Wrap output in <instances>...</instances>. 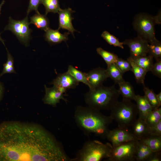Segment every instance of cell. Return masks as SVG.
<instances>
[{
  "label": "cell",
  "instance_id": "6da1fadb",
  "mask_svg": "<svg viewBox=\"0 0 161 161\" xmlns=\"http://www.w3.org/2000/svg\"><path fill=\"white\" fill-rule=\"evenodd\" d=\"M63 146L40 125L18 122L0 124V161H71Z\"/></svg>",
  "mask_w": 161,
  "mask_h": 161
},
{
  "label": "cell",
  "instance_id": "7a4b0ae2",
  "mask_svg": "<svg viewBox=\"0 0 161 161\" xmlns=\"http://www.w3.org/2000/svg\"><path fill=\"white\" fill-rule=\"evenodd\" d=\"M74 118L78 126L85 134L93 133L103 138H106L109 127L113 120L110 116L88 106H77Z\"/></svg>",
  "mask_w": 161,
  "mask_h": 161
},
{
  "label": "cell",
  "instance_id": "3957f363",
  "mask_svg": "<svg viewBox=\"0 0 161 161\" xmlns=\"http://www.w3.org/2000/svg\"><path fill=\"white\" fill-rule=\"evenodd\" d=\"M119 96L114 85L106 86L102 85L89 89L84 95V98L85 103L89 107L99 111L110 110L118 101Z\"/></svg>",
  "mask_w": 161,
  "mask_h": 161
},
{
  "label": "cell",
  "instance_id": "277c9868",
  "mask_svg": "<svg viewBox=\"0 0 161 161\" xmlns=\"http://www.w3.org/2000/svg\"><path fill=\"white\" fill-rule=\"evenodd\" d=\"M113 148L109 143L97 140L88 141L83 145L72 161H100L111 157Z\"/></svg>",
  "mask_w": 161,
  "mask_h": 161
},
{
  "label": "cell",
  "instance_id": "5b68a950",
  "mask_svg": "<svg viewBox=\"0 0 161 161\" xmlns=\"http://www.w3.org/2000/svg\"><path fill=\"white\" fill-rule=\"evenodd\" d=\"M110 111V116L117 122L119 127L128 128L137 119L136 105L129 100L123 98L121 101H118Z\"/></svg>",
  "mask_w": 161,
  "mask_h": 161
},
{
  "label": "cell",
  "instance_id": "8992f818",
  "mask_svg": "<svg viewBox=\"0 0 161 161\" xmlns=\"http://www.w3.org/2000/svg\"><path fill=\"white\" fill-rule=\"evenodd\" d=\"M161 23V13L153 16L141 13L134 17L133 25L139 36L151 44L157 40L155 37L154 26Z\"/></svg>",
  "mask_w": 161,
  "mask_h": 161
},
{
  "label": "cell",
  "instance_id": "52a82bcc",
  "mask_svg": "<svg viewBox=\"0 0 161 161\" xmlns=\"http://www.w3.org/2000/svg\"><path fill=\"white\" fill-rule=\"evenodd\" d=\"M138 140L130 141L113 147L109 161H136L137 142Z\"/></svg>",
  "mask_w": 161,
  "mask_h": 161
},
{
  "label": "cell",
  "instance_id": "ba28073f",
  "mask_svg": "<svg viewBox=\"0 0 161 161\" xmlns=\"http://www.w3.org/2000/svg\"><path fill=\"white\" fill-rule=\"evenodd\" d=\"M28 16L21 20H15L10 17L8 24L4 30H9L15 34L20 41L26 46L28 44L31 38L32 30L30 28V24L29 22Z\"/></svg>",
  "mask_w": 161,
  "mask_h": 161
},
{
  "label": "cell",
  "instance_id": "9c48e42d",
  "mask_svg": "<svg viewBox=\"0 0 161 161\" xmlns=\"http://www.w3.org/2000/svg\"><path fill=\"white\" fill-rule=\"evenodd\" d=\"M106 138L111 143L113 147L130 141L138 140L128 128L119 127L109 130Z\"/></svg>",
  "mask_w": 161,
  "mask_h": 161
},
{
  "label": "cell",
  "instance_id": "30bf717a",
  "mask_svg": "<svg viewBox=\"0 0 161 161\" xmlns=\"http://www.w3.org/2000/svg\"><path fill=\"white\" fill-rule=\"evenodd\" d=\"M123 43L129 48L131 57H139L148 54L149 43L139 36L134 39H126Z\"/></svg>",
  "mask_w": 161,
  "mask_h": 161
},
{
  "label": "cell",
  "instance_id": "8fae6325",
  "mask_svg": "<svg viewBox=\"0 0 161 161\" xmlns=\"http://www.w3.org/2000/svg\"><path fill=\"white\" fill-rule=\"evenodd\" d=\"M86 74L89 89L102 85L108 78L106 69L100 67L90 70Z\"/></svg>",
  "mask_w": 161,
  "mask_h": 161
},
{
  "label": "cell",
  "instance_id": "7c38bea8",
  "mask_svg": "<svg viewBox=\"0 0 161 161\" xmlns=\"http://www.w3.org/2000/svg\"><path fill=\"white\" fill-rule=\"evenodd\" d=\"M75 11L70 8L62 9H61L58 13L59 14V27L58 30L64 29L67 30L74 36V32L77 30L74 28L72 21L74 18L72 16V13Z\"/></svg>",
  "mask_w": 161,
  "mask_h": 161
},
{
  "label": "cell",
  "instance_id": "4fadbf2b",
  "mask_svg": "<svg viewBox=\"0 0 161 161\" xmlns=\"http://www.w3.org/2000/svg\"><path fill=\"white\" fill-rule=\"evenodd\" d=\"M51 83L56 87H61L67 90L75 88L79 82L67 71L59 74Z\"/></svg>",
  "mask_w": 161,
  "mask_h": 161
},
{
  "label": "cell",
  "instance_id": "5bb4252c",
  "mask_svg": "<svg viewBox=\"0 0 161 161\" xmlns=\"http://www.w3.org/2000/svg\"><path fill=\"white\" fill-rule=\"evenodd\" d=\"M45 95L44 99L45 103L55 106L62 99L67 102V100L64 97V94L61 92L58 89L53 86L48 88L45 85Z\"/></svg>",
  "mask_w": 161,
  "mask_h": 161
},
{
  "label": "cell",
  "instance_id": "9a60e30c",
  "mask_svg": "<svg viewBox=\"0 0 161 161\" xmlns=\"http://www.w3.org/2000/svg\"><path fill=\"white\" fill-rule=\"evenodd\" d=\"M131 131L133 134L139 140L145 138L149 134V127L145 120L139 118L131 126Z\"/></svg>",
  "mask_w": 161,
  "mask_h": 161
},
{
  "label": "cell",
  "instance_id": "2e32d148",
  "mask_svg": "<svg viewBox=\"0 0 161 161\" xmlns=\"http://www.w3.org/2000/svg\"><path fill=\"white\" fill-rule=\"evenodd\" d=\"M136 103L139 118L145 120L152 110L151 106L144 95H136L134 100Z\"/></svg>",
  "mask_w": 161,
  "mask_h": 161
},
{
  "label": "cell",
  "instance_id": "e0dca14e",
  "mask_svg": "<svg viewBox=\"0 0 161 161\" xmlns=\"http://www.w3.org/2000/svg\"><path fill=\"white\" fill-rule=\"evenodd\" d=\"M45 32V40L52 44H59L62 41L66 42L68 39V35L69 34V32L63 34L58 29L54 30L49 28Z\"/></svg>",
  "mask_w": 161,
  "mask_h": 161
},
{
  "label": "cell",
  "instance_id": "ac0fdd59",
  "mask_svg": "<svg viewBox=\"0 0 161 161\" xmlns=\"http://www.w3.org/2000/svg\"><path fill=\"white\" fill-rule=\"evenodd\" d=\"M118 84L119 88L117 91L123 99L134 100L136 95L133 86L130 82L124 80Z\"/></svg>",
  "mask_w": 161,
  "mask_h": 161
},
{
  "label": "cell",
  "instance_id": "d6986e66",
  "mask_svg": "<svg viewBox=\"0 0 161 161\" xmlns=\"http://www.w3.org/2000/svg\"><path fill=\"white\" fill-rule=\"evenodd\" d=\"M153 151L143 141L138 140L136 154V161H147Z\"/></svg>",
  "mask_w": 161,
  "mask_h": 161
},
{
  "label": "cell",
  "instance_id": "ffe728a7",
  "mask_svg": "<svg viewBox=\"0 0 161 161\" xmlns=\"http://www.w3.org/2000/svg\"><path fill=\"white\" fill-rule=\"evenodd\" d=\"M144 69L147 72L151 71L154 64L153 57L149 55L137 57L128 58Z\"/></svg>",
  "mask_w": 161,
  "mask_h": 161
},
{
  "label": "cell",
  "instance_id": "44dd1931",
  "mask_svg": "<svg viewBox=\"0 0 161 161\" xmlns=\"http://www.w3.org/2000/svg\"><path fill=\"white\" fill-rule=\"evenodd\" d=\"M30 24H34L37 28L45 31L49 28V21L46 15L36 13L30 17Z\"/></svg>",
  "mask_w": 161,
  "mask_h": 161
},
{
  "label": "cell",
  "instance_id": "7402d4cb",
  "mask_svg": "<svg viewBox=\"0 0 161 161\" xmlns=\"http://www.w3.org/2000/svg\"><path fill=\"white\" fill-rule=\"evenodd\" d=\"M106 69L108 78L112 80L116 84H118L124 81L123 74L118 68L115 63L107 66Z\"/></svg>",
  "mask_w": 161,
  "mask_h": 161
},
{
  "label": "cell",
  "instance_id": "603a6c76",
  "mask_svg": "<svg viewBox=\"0 0 161 161\" xmlns=\"http://www.w3.org/2000/svg\"><path fill=\"white\" fill-rule=\"evenodd\" d=\"M153 152L161 150V135H149L141 140Z\"/></svg>",
  "mask_w": 161,
  "mask_h": 161
},
{
  "label": "cell",
  "instance_id": "cb8c5ba5",
  "mask_svg": "<svg viewBox=\"0 0 161 161\" xmlns=\"http://www.w3.org/2000/svg\"><path fill=\"white\" fill-rule=\"evenodd\" d=\"M127 60L131 64L132 69L131 71L134 74L137 83L138 84L144 83L147 72L131 60L128 58Z\"/></svg>",
  "mask_w": 161,
  "mask_h": 161
},
{
  "label": "cell",
  "instance_id": "d4e9b609",
  "mask_svg": "<svg viewBox=\"0 0 161 161\" xmlns=\"http://www.w3.org/2000/svg\"><path fill=\"white\" fill-rule=\"evenodd\" d=\"M143 85V91L144 92L145 95L150 104L152 110H154L160 107L161 105L160 104L158 101L157 94L154 92L153 90L146 87L144 83Z\"/></svg>",
  "mask_w": 161,
  "mask_h": 161
},
{
  "label": "cell",
  "instance_id": "484cf974",
  "mask_svg": "<svg viewBox=\"0 0 161 161\" xmlns=\"http://www.w3.org/2000/svg\"><path fill=\"white\" fill-rule=\"evenodd\" d=\"M67 71L78 82H81L89 86L86 73L79 70L72 65H69Z\"/></svg>",
  "mask_w": 161,
  "mask_h": 161
},
{
  "label": "cell",
  "instance_id": "4316f807",
  "mask_svg": "<svg viewBox=\"0 0 161 161\" xmlns=\"http://www.w3.org/2000/svg\"><path fill=\"white\" fill-rule=\"evenodd\" d=\"M96 51L98 54L104 60L107 66L115 63L119 58L117 55L105 50L101 47L97 48Z\"/></svg>",
  "mask_w": 161,
  "mask_h": 161
},
{
  "label": "cell",
  "instance_id": "83f0119b",
  "mask_svg": "<svg viewBox=\"0 0 161 161\" xmlns=\"http://www.w3.org/2000/svg\"><path fill=\"white\" fill-rule=\"evenodd\" d=\"M59 0H41V4H43L45 8V15L49 12L55 13L61 9Z\"/></svg>",
  "mask_w": 161,
  "mask_h": 161
},
{
  "label": "cell",
  "instance_id": "f1b7e54d",
  "mask_svg": "<svg viewBox=\"0 0 161 161\" xmlns=\"http://www.w3.org/2000/svg\"><path fill=\"white\" fill-rule=\"evenodd\" d=\"M161 120V108L152 110L147 117L145 121L149 127L153 126Z\"/></svg>",
  "mask_w": 161,
  "mask_h": 161
},
{
  "label": "cell",
  "instance_id": "f546056e",
  "mask_svg": "<svg viewBox=\"0 0 161 161\" xmlns=\"http://www.w3.org/2000/svg\"><path fill=\"white\" fill-rule=\"evenodd\" d=\"M148 54L156 60L161 59V43L157 39L149 44Z\"/></svg>",
  "mask_w": 161,
  "mask_h": 161
},
{
  "label": "cell",
  "instance_id": "4dcf8cb0",
  "mask_svg": "<svg viewBox=\"0 0 161 161\" xmlns=\"http://www.w3.org/2000/svg\"><path fill=\"white\" fill-rule=\"evenodd\" d=\"M102 37L109 44L114 47L124 49L123 43L119 41L114 36L106 31H103L101 34Z\"/></svg>",
  "mask_w": 161,
  "mask_h": 161
},
{
  "label": "cell",
  "instance_id": "1f68e13d",
  "mask_svg": "<svg viewBox=\"0 0 161 161\" xmlns=\"http://www.w3.org/2000/svg\"><path fill=\"white\" fill-rule=\"evenodd\" d=\"M7 52V60L3 64V68L0 74V77L6 73H15L14 67V61L13 57L6 48Z\"/></svg>",
  "mask_w": 161,
  "mask_h": 161
},
{
  "label": "cell",
  "instance_id": "d6a6232c",
  "mask_svg": "<svg viewBox=\"0 0 161 161\" xmlns=\"http://www.w3.org/2000/svg\"><path fill=\"white\" fill-rule=\"evenodd\" d=\"M115 63L123 74L126 72L131 71V64L127 60H126L118 58Z\"/></svg>",
  "mask_w": 161,
  "mask_h": 161
},
{
  "label": "cell",
  "instance_id": "836d02e7",
  "mask_svg": "<svg viewBox=\"0 0 161 161\" xmlns=\"http://www.w3.org/2000/svg\"><path fill=\"white\" fill-rule=\"evenodd\" d=\"M151 71L154 75L161 78V59L156 60V62L153 64Z\"/></svg>",
  "mask_w": 161,
  "mask_h": 161
},
{
  "label": "cell",
  "instance_id": "e575fe53",
  "mask_svg": "<svg viewBox=\"0 0 161 161\" xmlns=\"http://www.w3.org/2000/svg\"><path fill=\"white\" fill-rule=\"evenodd\" d=\"M41 4V0H30L29 6L27 11V16L32 10H35L36 13H39L38 10V8Z\"/></svg>",
  "mask_w": 161,
  "mask_h": 161
},
{
  "label": "cell",
  "instance_id": "d590c367",
  "mask_svg": "<svg viewBox=\"0 0 161 161\" xmlns=\"http://www.w3.org/2000/svg\"><path fill=\"white\" fill-rule=\"evenodd\" d=\"M149 134L161 135V120L156 125L149 128Z\"/></svg>",
  "mask_w": 161,
  "mask_h": 161
},
{
  "label": "cell",
  "instance_id": "8d00e7d4",
  "mask_svg": "<svg viewBox=\"0 0 161 161\" xmlns=\"http://www.w3.org/2000/svg\"><path fill=\"white\" fill-rule=\"evenodd\" d=\"M161 151L153 152L147 161H161Z\"/></svg>",
  "mask_w": 161,
  "mask_h": 161
},
{
  "label": "cell",
  "instance_id": "74e56055",
  "mask_svg": "<svg viewBox=\"0 0 161 161\" xmlns=\"http://www.w3.org/2000/svg\"><path fill=\"white\" fill-rule=\"evenodd\" d=\"M3 91V87L2 83L0 82V99L2 95Z\"/></svg>",
  "mask_w": 161,
  "mask_h": 161
},
{
  "label": "cell",
  "instance_id": "f35d334b",
  "mask_svg": "<svg viewBox=\"0 0 161 161\" xmlns=\"http://www.w3.org/2000/svg\"><path fill=\"white\" fill-rule=\"evenodd\" d=\"M157 97L158 101L160 105H161V92H160L158 94H157Z\"/></svg>",
  "mask_w": 161,
  "mask_h": 161
},
{
  "label": "cell",
  "instance_id": "ab89813d",
  "mask_svg": "<svg viewBox=\"0 0 161 161\" xmlns=\"http://www.w3.org/2000/svg\"><path fill=\"white\" fill-rule=\"evenodd\" d=\"M5 2V1L4 0H3L1 3L0 4V14H1V10L2 7V6L4 4V3Z\"/></svg>",
  "mask_w": 161,
  "mask_h": 161
},
{
  "label": "cell",
  "instance_id": "60d3db41",
  "mask_svg": "<svg viewBox=\"0 0 161 161\" xmlns=\"http://www.w3.org/2000/svg\"><path fill=\"white\" fill-rule=\"evenodd\" d=\"M0 41H1L2 42V43L5 46L4 43V40L3 39L1 38V36L0 32Z\"/></svg>",
  "mask_w": 161,
  "mask_h": 161
}]
</instances>
